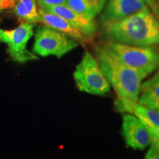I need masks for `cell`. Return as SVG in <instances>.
Listing matches in <instances>:
<instances>
[{
	"mask_svg": "<svg viewBox=\"0 0 159 159\" xmlns=\"http://www.w3.org/2000/svg\"><path fill=\"white\" fill-rule=\"evenodd\" d=\"M36 2H39V6L43 7V6L66 5V0H36Z\"/></svg>",
	"mask_w": 159,
	"mask_h": 159,
	"instance_id": "14",
	"label": "cell"
},
{
	"mask_svg": "<svg viewBox=\"0 0 159 159\" xmlns=\"http://www.w3.org/2000/svg\"><path fill=\"white\" fill-rule=\"evenodd\" d=\"M78 43L75 39L44 26L37 29L33 51L42 57H61L78 47Z\"/></svg>",
	"mask_w": 159,
	"mask_h": 159,
	"instance_id": "5",
	"label": "cell"
},
{
	"mask_svg": "<svg viewBox=\"0 0 159 159\" xmlns=\"http://www.w3.org/2000/svg\"><path fill=\"white\" fill-rule=\"evenodd\" d=\"M147 6L143 0H108L101 15L102 21H113L128 16Z\"/></svg>",
	"mask_w": 159,
	"mask_h": 159,
	"instance_id": "10",
	"label": "cell"
},
{
	"mask_svg": "<svg viewBox=\"0 0 159 159\" xmlns=\"http://www.w3.org/2000/svg\"><path fill=\"white\" fill-rule=\"evenodd\" d=\"M158 16H159V6H158Z\"/></svg>",
	"mask_w": 159,
	"mask_h": 159,
	"instance_id": "20",
	"label": "cell"
},
{
	"mask_svg": "<svg viewBox=\"0 0 159 159\" xmlns=\"http://www.w3.org/2000/svg\"><path fill=\"white\" fill-rule=\"evenodd\" d=\"M102 34L105 41L150 47L159 43V22L147 5L123 19L102 21Z\"/></svg>",
	"mask_w": 159,
	"mask_h": 159,
	"instance_id": "1",
	"label": "cell"
},
{
	"mask_svg": "<svg viewBox=\"0 0 159 159\" xmlns=\"http://www.w3.org/2000/svg\"><path fill=\"white\" fill-rule=\"evenodd\" d=\"M147 5L151 9V11L153 12V13L156 16H158V6L157 4L156 0H143Z\"/></svg>",
	"mask_w": 159,
	"mask_h": 159,
	"instance_id": "16",
	"label": "cell"
},
{
	"mask_svg": "<svg viewBox=\"0 0 159 159\" xmlns=\"http://www.w3.org/2000/svg\"><path fill=\"white\" fill-rule=\"evenodd\" d=\"M15 15L23 22H41L36 0H16L13 10Z\"/></svg>",
	"mask_w": 159,
	"mask_h": 159,
	"instance_id": "12",
	"label": "cell"
},
{
	"mask_svg": "<svg viewBox=\"0 0 159 159\" xmlns=\"http://www.w3.org/2000/svg\"><path fill=\"white\" fill-rule=\"evenodd\" d=\"M138 102L159 111V72L142 84Z\"/></svg>",
	"mask_w": 159,
	"mask_h": 159,
	"instance_id": "11",
	"label": "cell"
},
{
	"mask_svg": "<svg viewBox=\"0 0 159 159\" xmlns=\"http://www.w3.org/2000/svg\"><path fill=\"white\" fill-rule=\"evenodd\" d=\"M125 64L148 75L159 67V52L150 47H139L105 41Z\"/></svg>",
	"mask_w": 159,
	"mask_h": 159,
	"instance_id": "4",
	"label": "cell"
},
{
	"mask_svg": "<svg viewBox=\"0 0 159 159\" xmlns=\"http://www.w3.org/2000/svg\"><path fill=\"white\" fill-rule=\"evenodd\" d=\"M2 10V0H0V11Z\"/></svg>",
	"mask_w": 159,
	"mask_h": 159,
	"instance_id": "19",
	"label": "cell"
},
{
	"mask_svg": "<svg viewBox=\"0 0 159 159\" xmlns=\"http://www.w3.org/2000/svg\"><path fill=\"white\" fill-rule=\"evenodd\" d=\"M149 134H150V144L156 147V148L159 150V136H157L156 135L152 134V133L150 132H149Z\"/></svg>",
	"mask_w": 159,
	"mask_h": 159,
	"instance_id": "18",
	"label": "cell"
},
{
	"mask_svg": "<svg viewBox=\"0 0 159 159\" xmlns=\"http://www.w3.org/2000/svg\"><path fill=\"white\" fill-rule=\"evenodd\" d=\"M66 5L75 13L90 19H94L99 13L89 0H66Z\"/></svg>",
	"mask_w": 159,
	"mask_h": 159,
	"instance_id": "13",
	"label": "cell"
},
{
	"mask_svg": "<svg viewBox=\"0 0 159 159\" xmlns=\"http://www.w3.org/2000/svg\"><path fill=\"white\" fill-rule=\"evenodd\" d=\"M94 55L118 97L138 102L142 82L147 75L125 64L105 41L94 46Z\"/></svg>",
	"mask_w": 159,
	"mask_h": 159,
	"instance_id": "2",
	"label": "cell"
},
{
	"mask_svg": "<svg viewBox=\"0 0 159 159\" xmlns=\"http://www.w3.org/2000/svg\"><path fill=\"white\" fill-rule=\"evenodd\" d=\"M39 11L41 17V22L47 27H50L71 39H75L81 44H86L91 41L78 29L71 25L67 20L61 17V16L46 11L40 7Z\"/></svg>",
	"mask_w": 159,
	"mask_h": 159,
	"instance_id": "9",
	"label": "cell"
},
{
	"mask_svg": "<svg viewBox=\"0 0 159 159\" xmlns=\"http://www.w3.org/2000/svg\"><path fill=\"white\" fill-rule=\"evenodd\" d=\"M77 89L92 95L104 96L111 90V84L105 76L97 58L85 51L74 72Z\"/></svg>",
	"mask_w": 159,
	"mask_h": 159,
	"instance_id": "3",
	"label": "cell"
},
{
	"mask_svg": "<svg viewBox=\"0 0 159 159\" xmlns=\"http://www.w3.org/2000/svg\"><path fill=\"white\" fill-rule=\"evenodd\" d=\"M33 32V25L29 22H22L12 30L0 29V42L7 45V52L14 61L25 63L37 59L35 55L27 48Z\"/></svg>",
	"mask_w": 159,
	"mask_h": 159,
	"instance_id": "6",
	"label": "cell"
},
{
	"mask_svg": "<svg viewBox=\"0 0 159 159\" xmlns=\"http://www.w3.org/2000/svg\"><path fill=\"white\" fill-rule=\"evenodd\" d=\"M144 158L159 159V150L156 148V147L150 144V148L148 149V152L145 154Z\"/></svg>",
	"mask_w": 159,
	"mask_h": 159,
	"instance_id": "15",
	"label": "cell"
},
{
	"mask_svg": "<svg viewBox=\"0 0 159 159\" xmlns=\"http://www.w3.org/2000/svg\"><path fill=\"white\" fill-rule=\"evenodd\" d=\"M46 11L54 13L61 16L69 21L71 25L78 29L85 36L91 41L97 33V25L94 19L85 18L83 16L75 13L69 8L67 5H54V6H39Z\"/></svg>",
	"mask_w": 159,
	"mask_h": 159,
	"instance_id": "8",
	"label": "cell"
},
{
	"mask_svg": "<svg viewBox=\"0 0 159 159\" xmlns=\"http://www.w3.org/2000/svg\"><path fill=\"white\" fill-rule=\"evenodd\" d=\"M89 1L92 3V5L96 7L99 13V12L102 11L103 7H104L106 0H89Z\"/></svg>",
	"mask_w": 159,
	"mask_h": 159,
	"instance_id": "17",
	"label": "cell"
},
{
	"mask_svg": "<svg viewBox=\"0 0 159 159\" xmlns=\"http://www.w3.org/2000/svg\"><path fill=\"white\" fill-rule=\"evenodd\" d=\"M158 17H159V16H158Z\"/></svg>",
	"mask_w": 159,
	"mask_h": 159,
	"instance_id": "21",
	"label": "cell"
},
{
	"mask_svg": "<svg viewBox=\"0 0 159 159\" xmlns=\"http://www.w3.org/2000/svg\"><path fill=\"white\" fill-rule=\"evenodd\" d=\"M122 135L127 146L143 150L150 144V137L145 125L134 114L125 113L122 116Z\"/></svg>",
	"mask_w": 159,
	"mask_h": 159,
	"instance_id": "7",
	"label": "cell"
}]
</instances>
